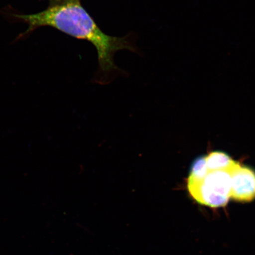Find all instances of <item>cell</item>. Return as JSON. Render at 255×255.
I'll return each mask as SVG.
<instances>
[{"mask_svg": "<svg viewBox=\"0 0 255 255\" xmlns=\"http://www.w3.org/2000/svg\"><path fill=\"white\" fill-rule=\"evenodd\" d=\"M17 17L29 25V30L52 27L93 44L97 51L99 62L98 71L92 80L93 84L107 85L118 75H127L115 64L114 56L120 50H134L131 44L127 37H113L105 33L80 1L53 4L38 13Z\"/></svg>", "mask_w": 255, "mask_h": 255, "instance_id": "obj_1", "label": "cell"}, {"mask_svg": "<svg viewBox=\"0 0 255 255\" xmlns=\"http://www.w3.org/2000/svg\"><path fill=\"white\" fill-rule=\"evenodd\" d=\"M187 189L197 203L212 208L225 207L231 199V175L226 170L209 171L203 178L189 177Z\"/></svg>", "mask_w": 255, "mask_h": 255, "instance_id": "obj_2", "label": "cell"}, {"mask_svg": "<svg viewBox=\"0 0 255 255\" xmlns=\"http://www.w3.org/2000/svg\"><path fill=\"white\" fill-rule=\"evenodd\" d=\"M230 172L231 199L242 203L251 202L255 199V171L237 162Z\"/></svg>", "mask_w": 255, "mask_h": 255, "instance_id": "obj_3", "label": "cell"}, {"mask_svg": "<svg viewBox=\"0 0 255 255\" xmlns=\"http://www.w3.org/2000/svg\"><path fill=\"white\" fill-rule=\"evenodd\" d=\"M206 161L209 171H229L237 163L225 153L220 151L210 152L206 156Z\"/></svg>", "mask_w": 255, "mask_h": 255, "instance_id": "obj_4", "label": "cell"}, {"mask_svg": "<svg viewBox=\"0 0 255 255\" xmlns=\"http://www.w3.org/2000/svg\"><path fill=\"white\" fill-rule=\"evenodd\" d=\"M209 173L207 168L206 157H201L194 161L191 168L190 177L194 178H203Z\"/></svg>", "mask_w": 255, "mask_h": 255, "instance_id": "obj_5", "label": "cell"}, {"mask_svg": "<svg viewBox=\"0 0 255 255\" xmlns=\"http://www.w3.org/2000/svg\"><path fill=\"white\" fill-rule=\"evenodd\" d=\"M53 3V4H61V3L73 2V1H80V0H51Z\"/></svg>", "mask_w": 255, "mask_h": 255, "instance_id": "obj_6", "label": "cell"}]
</instances>
